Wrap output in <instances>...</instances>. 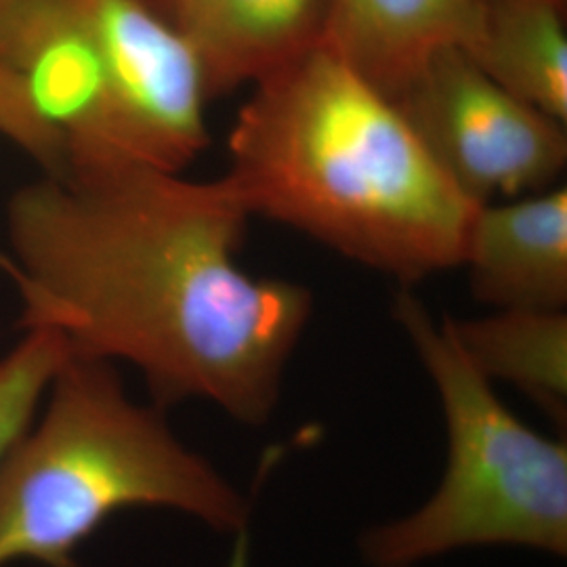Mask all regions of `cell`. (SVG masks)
<instances>
[{
  "label": "cell",
  "mask_w": 567,
  "mask_h": 567,
  "mask_svg": "<svg viewBox=\"0 0 567 567\" xmlns=\"http://www.w3.org/2000/svg\"><path fill=\"white\" fill-rule=\"evenodd\" d=\"M248 219L225 177L126 158L70 164L11 194L0 267L23 330L51 328L74 355L135 365L158 408L208 400L264 425L313 297L236 264Z\"/></svg>",
  "instance_id": "1"
},
{
  "label": "cell",
  "mask_w": 567,
  "mask_h": 567,
  "mask_svg": "<svg viewBox=\"0 0 567 567\" xmlns=\"http://www.w3.org/2000/svg\"><path fill=\"white\" fill-rule=\"evenodd\" d=\"M224 177L250 217L288 225L410 288L463 264L477 210L398 105L324 42L252 84Z\"/></svg>",
  "instance_id": "2"
},
{
  "label": "cell",
  "mask_w": 567,
  "mask_h": 567,
  "mask_svg": "<svg viewBox=\"0 0 567 567\" xmlns=\"http://www.w3.org/2000/svg\"><path fill=\"white\" fill-rule=\"evenodd\" d=\"M49 405L0 463V567H76L74 553L122 508H177L246 534L250 505L177 442L161 408L135 404L112 362L70 355Z\"/></svg>",
  "instance_id": "3"
},
{
  "label": "cell",
  "mask_w": 567,
  "mask_h": 567,
  "mask_svg": "<svg viewBox=\"0 0 567 567\" xmlns=\"http://www.w3.org/2000/svg\"><path fill=\"white\" fill-rule=\"evenodd\" d=\"M391 313L437 389L447 465L423 507L360 538L368 566L414 567L450 550L487 545L564 557L566 442L524 425L410 288L395 295Z\"/></svg>",
  "instance_id": "4"
},
{
  "label": "cell",
  "mask_w": 567,
  "mask_h": 567,
  "mask_svg": "<svg viewBox=\"0 0 567 567\" xmlns=\"http://www.w3.org/2000/svg\"><path fill=\"white\" fill-rule=\"evenodd\" d=\"M391 102L477 206L548 189L566 168V124L505 91L458 47L435 53Z\"/></svg>",
  "instance_id": "5"
},
{
  "label": "cell",
  "mask_w": 567,
  "mask_h": 567,
  "mask_svg": "<svg viewBox=\"0 0 567 567\" xmlns=\"http://www.w3.org/2000/svg\"><path fill=\"white\" fill-rule=\"evenodd\" d=\"M0 65L63 137L65 166L122 158L97 0H0Z\"/></svg>",
  "instance_id": "6"
},
{
  "label": "cell",
  "mask_w": 567,
  "mask_h": 567,
  "mask_svg": "<svg viewBox=\"0 0 567 567\" xmlns=\"http://www.w3.org/2000/svg\"><path fill=\"white\" fill-rule=\"evenodd\" d=\"M471 292L496 309H566L567 187L477 206L463 264Z\"/></svg>",
  "instance_id": "7"
},
{
  "label": "cell",
  "mask_w": 567,
  "mask_h": 567,
  "mask_svg": "<svg viewBox=\"0 0 567 567\" xmlns=\"http://www.w3.org/2000/svg\"><path fill=\"white\" fill-rule=\"evenodd\" d=\"M330 0H183L173 25L196 51L215 100L322 44Z\"/></svg>",
  "instance_id": "8"
},
{
  "label": "cell",
  "mask_w": 567,
  "mask_h": 567,
  "mask_svg": "<svg viewBox=\"0 0 567 567\" xmlns=\"http://www.w3.org/2000/svg\"><path fill=\"white\" fill-rule=\"evenodd\" d=\"M480 0H330L324 44L393 100L435 53L465 49Z\"/></svg>",
  "instance_id": "9"
},
{
  "label": "cell",
  "mask_w": 567,
  "mask_h": 567,
  "mask_svg": "<svg viewBox=\"0 0 567 567\" xmlns=\"http://www.w3.org/2000/svg\"><path fill=\"white\" fill-rule=\"evenodd\" d=\"M567 0H480L466 55L515 97L567 126Z\"/></svg>",
  "instance_id": "10"
},
{
  "label": "cell",
  "mask_w": 567,
  "mask_h": 567,
  "mask_svg": "<svg viewBox=\"0 0 567 567\" xmlns=\"http://www.w3.org/2000/svg\"><path fill=\"white\" fill-rule=\"evenodd\" d=\"M444 326L489 383L517 386L566 425V309H498L477 320L444 318Z\"/></svg>",
  "instance_id": "11"
},
{
  "label": "cell",
  "mask_w": 567,
  "mask_h": 567,
  "mask_svg": "<svg viewBox=\"0 0 567 567\" xmlns=\"http://www.w3.org/2000/svg\"><path fill=\"white\" fill-rule=\"evenodd\" d=\"M72 349L51 328H28L0 362V463L30 429V423Z\"/></svg>",
  "instance_id": "12"
},
{
  "label": "cell",
  "mask_w": 567,
  "mask_h": 567,
  "mask_svg": "<svg viewBox=\"0 0 567 567\" xmlns=\"http://www.w3.org/2000/svg\"><path fill=\"white\" fill-rule=\"evenodd\" d=\"M0 137L18 147L41 168V175H60L68 163L65 142L44 121L25 86L0 65Z\"/></svg>",
  "instance_id": "13"
},
{
  "label": "cell",
  "mask_w": 567,
  "mask_h": 567,
  "mask_svg": "<svg viewBox=\"0 0 567 567\" xmlns=\"http://www.w3.org/2000/svg\"><path fill=\"white\" fill-rule=\"evenodd\" d=\"M150 9H154L158 16H163L164 20L175 21L179 9H182L183 0H143Z\"/></svg>",
  "instance_id": "14"
},
{
  "label": "cell",
  "mask_w": 567,
  "mask_h": 567,
  "mask_svg": "<svg viewBox=\"0 0 567 567\" xmlns=\"http://www.w3.org/2000/svg\"><path fill=\"white\" fill-rule=\"evenodd\" d=\"M236 538H238V548H236L231 567H246V534H240Z\"/></svg>",
  "instance_id": "15"
}]
</instances>
